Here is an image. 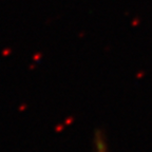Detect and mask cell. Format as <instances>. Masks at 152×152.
<instances>
[{
    "instance_id": "cell-1",
    "label": "cell",
    "mask_w": 152,
    "mask_h": 152,
    "mask_svg": "<svg viewBox=\"0 0 152 152\" xmlns=\"http://www.w3.org/2000/svg\"><path fill=\"white\" fill-rule=\"evenodd\" d=\"M95 152H108L107 142L102 130H96L94 134Z\"/></svg>"
}]
</instances>
